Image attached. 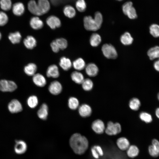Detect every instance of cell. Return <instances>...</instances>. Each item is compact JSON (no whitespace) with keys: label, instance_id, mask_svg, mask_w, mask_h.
Listing matches in <instances>:
<instances>
[{"label":"cell","instance_id":"6da1fadb","mask_svg":"<svg viewBox=\"0 0 159 159\" xmlns=\"http://www.w3.org/2000/svg\"><path fill=\"white\" fill-rule=\"evenodd\" d=\"M69 144L75 154L81 155L84 154L88 149L89 142L86 137L80 133H75L69 138Z\"/></svg>","mask_w":159,"mask_h":159},{"label":"cell","instance_id":"7a4b0ae2","mask_svg":"<svg viewBox=\"0 0 159 159\" xmlns=\"http://www.w3.org/2000/svg\"><path fill=\"white\" fill-rule=\"evenodd\" d=\"M121 130V126L119 123L110 121L107 123L105 132L108 135L112 136L120 133Z\"/></svg>","mask_w":159,"mask_h":159},{"label":"cell","instance_id":"3957f363","mask_svg":"<svg viewBox=\"0 0 159 159\" xmlns=\"http://www.w3.org/2000/svg\"><path fill=\"white\" fill-rule=\"evenodd\" d=\"M102 51L104 55L107 58L115 59L117 57V54L116 49L111 44H104L102 47Z\"/></svg>","mask_w":159,"mask_h":159},{"label":"cell","instance_id":"277c9868","mask_svg":"<svg viewBox=\"0 0 159 159\" xmlns=\"http://www.w3.org/2000/svg\"><path fill=\"white\" fill-rule=\"evenodd\" d=\"M17 88L16 83L12 80L2 79L0 80V90L3 92H12Z\"/></svg>","mask_w":159,"mask_h":159},{"label":"cell","instance_id":"5b68a950","mask_svg":"<svg viewBox=\"0 0 159 159\" xmlns=\"http://www.w3.org/2000/svg\"><path fill=\"white\" fill-rule=\"evenodd\" d=\"M83 22L85 28L88 31H96L101 27L98 24L94 18L90 16L84 17Z\"/></svg>","mask_w":159,"mask_h":159},{"label":"cell","instance_id":"8992f818","mask_svg":"<svg viewBox=\"0 0 159 159\" xmlns=\"http://www.w3.org/2000/svg\"><path fill=\"white\" fill-rule=\"evenodd\" d=\"M9 111L11 113H17L21 112L23 109L22 105L17 100L14 99L9 102L8 105Z\"/></svg>","mask_w":159,"mask_h":159},{"label":"cell","instance_id":"52a82bcc","mask_svg":"<svg viewBox=\"0 0 159 159\" xmlns=\"http://www.w3.org/2000/svg\"><path fill=\"white\" fill-rule=\"evenodd\" d=\"M27 148V145L24 141L22 140L16 141L14 148L16 154L18 155L23 154L26 152Z\"/></svg>","mask_w":159,"mask_h":159},{"label":"cell","instance_id":"ba28073f","mask_svg":"<svg viewBox=\"0 0 159 159\" xmlns=\"http://www.w3.org/2000/svg\"><path fill=\"white\" fill-rule=\"evenodd\" d=\"M91 127L92 130L98 134H102L105 131V129L104 122L100 119L94 121L92 124Z\"/></svg>","mask_w":159,"mask_h":159},{"label":"cell","instance_id":"9c48e42d","mask_svg":"<svg viewBox=\"0 0 159 159\" xmlns=\"http://www.w3.org/2000/svg\"><path fill=\"white\" fill-rule=\"evenodd\" d=\"M62 89V86L59 81L55 80L52 82L48 87V90L50 93L54 95L59 94Z\"/></svg>","mask_w":159,"mask_h":159},{"label":"cell","instance_id":"30bf717a","mask_svg":"<svg viewBox=\"0 0 159 159\" xmlns=\"http://www.w3.org/2000/svg\"><path fill=\"white\" fill-rule=\"evenodd\" d=\"M46 22L47 25L52 29H55L59 27L61 25L60 19L58 17L54 15L48 17L46 19Z\"/></svg>","mask_w":159,"mask_h":159},{"label":"cell","instance_id":"8fae6325","mask_svg":"<svg viewBox=\"0 0 159 159\" xmlns=\"http://www.w3.org/2000/svg\"><path fill=\"white\" fill-rule=\"evenodd\" d=\"M92 111L91 107L87 104H82L78 107L79 114L82 117H86L90 116L92 114Z\"/></svg>","mask_w":159,"mask_h":159},{"label":"cell","instance_id":"7c38bea8","mask_svg":"<svg viewBox=\"0 0 159 159\" xmlns=\"http://www.w3.org/2000/svg\"><path fill=\"white\" fill-rule=\"evenodd\" d=\"M37 4L41 15L46 13L49 10L50 4L48 0H38Z\"/></svg>","mask_w":159,"mask_h":159},{"label":"cell","instance_id":"4fadbf2b","mask_svg":"<svg viewBox=\"0 0 159 159\" xmlns=\"http://www.w3.org/2000/svg\"><path fill=\"white\" fill-rule=\"evenodd\" d=\"M32 80L35 85L40 87L44 86L47 83V81L44 76L39 73L35 74L32 77Z\"/></svg>","mask_w":159,"mask_h":159},{"label":"cell","instance_id":"5bb4252c","mask_svg":"<svg viewBox=\"0 0 159 159\" xmlns=\"http://www.w3.org/2000/svg\"><path fill=\"white\" fill-rule=\"evenodd\" d=\"M116 144L117 147L122 151H126L130 145L129 140L125 137H121L117 139Z\"/></svg>","mask_w":159,"mask_h":159},{"label":"cell","instance_id":"9a60e30c","mask_svg":"<svg viewBox=\"0 0 159 159\" xmlns=\"http://www.w3.org/2000/svg\"><path fill=\"white\" fill-rule=\"evenodd\" d=\"M85 70L87 74L91 77H94L97 75L99 69L97 66L93 63L88 64L85 67Z\"/></svg>","mask_w":159,"mask_h":159},{"label":"cell","instance_id":"2e32d148","mask_svg":"<svg viewBox=\"0 0 159 159\" xmlns=\"http://www.w3.org/2000/svg\"><path fill=\"white\" fill-rule=\"evenodd\" d=\"M12 11L13 14L16 16L22 15L25 11V7L24 4L21 2L14 3L12 7Z\"/></svg>","mask_w":159,"mask_h":159},{"label":"cell","instance_id":"e0dca14e","mask_svg":"<svg viewBox=\"0 0 159 159\" xmlns=\"http://www.w3.org/2000/svg\"><path fill=\"white\" fill-rule=\"evenodd\" d=\"M46 75L49 77H58L59 75V73L58 67L55 64L49 66L47 69Z\"/></svg>","mask_w":159,"mask_h":159},{"label":"cell","instance_id":"ac0fdd59","mask_svg":"<svg viewBox=\"0 0 159 159\" xmlns=\"http://www.w3.org/2000/svg\"><path fill=\"white\" fill-rule=\"evenodd\" d=\"M29 24L31 27L35 30L42 28L44 25L43 21L38 16L32 17L30 20Z\"/></svg>","mask_w":159,"mask_h":159},{"label":"cell","instance_id":"d6986e66","mask_svg":"<svg viewBox=\"0 0 159 159\" xmlns=\"http://www.w3.org/2000/svg\"><path fill=\"white\" fill-rule=\"evenodd\" d=\"M48 114V107L45 103H43L37 112L38 117L42 120H46Z\"/></svg>","mask_w":159,"mask_h":159},{"label":"cell","instance_id":"ffe728a7","mask_svg":"<svg viewBox=\"0 0 159 159\" xmlns=\"http://www.w3.org/2000/svg\"><path fill=\"white\" fill-rule=\"evenodd\" d=\"M23 43L25 47L30 49L34 48L37 45V41L35 38L32 36H28L24 39Z\"/></svg>","mask_w":159,"mask_h":159},{"label":"cell","instance_id":"44dd1931","mask_svg":"<svg viewBox=\"0 0 159 159\" xmlns=\"http://www.w3.org/2000/svg\"><path fill=\"white\" fill-rule=\"evenodd\" d=\"M28 9L32 14L36 16H41L37 3L34 0H31L27 5Z\"/></svg>","mask_w":159,"mask_h":159},{"label":"cell","instance_id":"7402d4cb","mask_svg":"<svg viewBox=\"0 0 159 159\" xmlns=\"http://www.w3.org/2000/svg\"><path fill=\"white\" fill-rule=\"evenodd\" d=\"M59 65L65 71H67L71 68L72 63L69 59L63 57L60 59Z\"/></svg>","mask_w":159,"mask_h":159},{"label":"cell","instance_id":"603a6c76","mask_svg":"<svg viewBox=\"0 0 159 159\" xmlns=\"http://www.w3.org/2000/svg\"><path fill=\"white\" fill-rule=\"evenodd\" d=\"M37 69L36 64L34 63H31L25 66L24 69L25 73L29 76H33L35 74Z\"/></svg>","mask_w":159,"mask_h":159},{"label":"cell","instance_id":"cb8c5ba5","mask_svg":"<svg viewBox=\"0 0 159 159\" xmlns=\"http://www.w3.org/2000/svg\"><path fill=\"white\" fill-rule=\"evenodd\" d=\"M71 77L73 82L78 84H81L85 79L83 74L77 71L72 72L71 75Z\"/></svg>","mask_w":159,"mask_h":159},{"label":"cell","instance_id":"d4e9b609","mask_svg":"<svg viewBox=\"0 0 159 159\" xmlns=\"http://www.w3.org/2000/svg\"><path fill=\"white\" fill-rule=\"evenodd\" d=\"M147 54L151 60L159 59V46H155L150 48L147 52Z\"/></svg>","mask_w":159,"mask_h":159},{"label":"cell","instance_id":"484cf974","mask_svg":"<svg viewBox=\"0 0 159 159\" xmlns=\"http://www.w3.org/2000/svg\"><path fill=\"white\" fill-rule=\"evenodd\" d=\"M126 151L127 156L131 158L137 157L139 153V148L135 145H130Z\"/></svg>","mask_w":159,"mask_h":159},{"label":"cell","instance_id":"4316f807","mask_svg":"<svg viewBox=\"0 0 159 159\" xmlns=\"http://www.w3.org/2000/svg\"><path fill=\"white\" fill-rule=\"evenodd\" d=\"M21 35L20 32L16 31L10 33L8 36V39L13 44H16L19 43L21 39Z\"/></svg>","mask_w":159,"mask_h":159},{"label":"cell","instance_id":"83f0119b","mask_svg":"<svg viewBox=\"0 0 159 159\" xmlns=\"http://www.w3.org/2000/svg\"><path fill=\"white\" fill-rule=\"evenodd\" d=\"M120 40L123 45H128L132 43L133 39L130 34L128 32H126L121 36Z\"/></svg>","mask_w":159,"mask_h":159},{"label":"cell","instance_id":"f1b7e54d","mask_svg":"<svg viewBox=\"0 0 159 159\" xmlns=\"http://www.w3.org/2000/svg\"><path fill=\"white\" fill-rule=\"evenodd\" d=\"M64 15L67 17L72 18L75 15L76 11L74 8L69 5L65 6L63 9Z\"/></svg>","mask_w":159,"mask_h":159},{"label":"cell","instance_id":"f546056e","mask_svg":"<svg viewBox=\"0 0 159 159\" xmlns=\"http://www.w3.org/2000/svg\"><path fill=\"white\" fill-rule=\"evenodd\" d=\"M91 45L93 47L98 46L101 42V38L99 34L96 33L92 34L90 40Z\"/></svg>","mask_w":159,"mask_h":159},{"label":"cell","instance_id":"4dcf8cb0","mask_svg":"<svg viewBox=\"0 0 159 159\" xmlns=\"http://www.w3.org/2000/svg\"><path fill=\"white\" fill-rule=\"evenodd\" d=\"M74 68L77 70H83L86 67L84 59L79 58L74 61L73 63Z\"/></svg>","mask_w":159,"mask_h":159},{"label":"cell","instance_id":"1f68e13d","mask_svg":"<svg viewBox=\"0 0 159 159\" xmlns=\"http://www.w3.org/2000/svg\"><path fill=\"white\" fill-rule=\"evenodd\" d=\"M68 105L70 109L75 110L78 108L79 106V102L77 98L72 97L68 99Z\"/></svg>","mask_w":159,"mask_h":159},{"label":"cell","instance_id":"d6a6232c","mask_svg":"<svg viewBox=\"0 0 159 159\" xmlns=\"http://www.w3.org/2000/svg\"><path fill=\"white\" fill-rule=\"evenodd\" d=\"M141 105V103L139 99L137 98H133L129 101V105L132 110L136 111L139 109Z\"/></svg>","mask_w":159,"mask_h":159},{"label":"cell","instance_id":"836d02e7","mask_svg":"<svg viewBox=\"0 0 159 159\" xmlns=\"http://www.w3.org/2000/svg\"><path fill=\"white\" fill-rule=\"evenodd\" d=\"M27 103L28 106L31 108L36 107L38 104L37 97L34 95L30 96L27 100Z\"/></svg>","mask_w":159,"mask_h":159},{"label":"cell","instance_id":"e575fe53","mask_svg":"<svg viewBox=\"0 0 159 159\" xmlns=\"http://www.w3.org/2000/svg\"><path fill=\"white\" fill-rule=\"evenodd\" d=\"M81 85L83 89L86 91L91 90L93 86V82L89 78L85 79Z\"/></svg>","mask_w":159,"mask_h":159},{"label":"cell","instance_id":"d590c367","mask_svg":"<svg viewBox=\"0 0 159 159\" xmlns=\"http://www.w3.org/2000/svg\"><path fill=\"white\" fill-rule=\"evenodd\" d=\"M11 0H0V6L1 9L4 11H8L12 7Z\"/></svg>","mask_w":159,"mask_h":159},{"label":"cell","instance_id":"8d00e7d4","mask_svg":"<svg viewBox=\"0 0 159 159\" xmlns=\"http://www.w3.org/2000/svg\"><path fill=\"white\" fill-rule=\"evenodd\" d=\"M149 32L150 34L154 37H159V25L153 24L149 27Z\"/></svg>","mask_w":159,"mask_h":159},{"label":"cell","instance_id":"74e56055","mask_svg":"<svg viewBox=\"0 0 159 159\" xmlns=\"http://www.w3.org/2000/svg\"><path fill=\"white\" fill-rule=\"evenodd\" d=\"M139 117L141 120L146 123H150L152 121L151 115L146 112H141L139 115Z\"/></svg>","mask_w":159,"mask_h":159},{"label":"cell","instance_id":"f35d334b","mask_svg":"<svg viewBox=\"0 0 159 159\" xmlns=\"http://www.w3.org/2000/svg\"><path fill=\"white\" fill-rule=\"evenodd\" d=\"M75 6L77 9L79 11H84L87 7L86 3L85 0H77L75 4Z\"/></svg>","mask_w":159,"mask_h":159},{"label":"cell","instance_id":"ab89813d","mask_svg":"<svg viewBox=\"0 0 159 159\" xmlns=\"http://www.w3.org/2000/svg\"><path fill=\"white\" fill-rule=\"evenodd\" d=\"M60 49L63 50L68 46V43L66 39L62 38H59L55 40Z\"/></svg>","mask_w":159,"mask_h":159},{"label":"cell","instance_id":"60d3db41","mask_svg":"<svg viewBox=\"0 0 159 159\" xmlns=\"http://www.w3.org/2000/svg\"><path fill=\"white\" fill-rule=\"evenodd\" d=\"M125 15L131 19H135L137 17L136 10L133 6L127 10Z\"/></svg>","mask_w":159,"mask_h":159},{"label":"cell","instance_id":"b9f144b4","mask_svg":"<svg viewBox=\"0 0 159 159\" xmlns=\"http://www.w3.org/2000/svg\"><path fill=\"white\" fill-rule=\"evenodd\" d=\"M8 20L7 15L3 11H0V26L5 25L7 23Z\"/></svg>","mask_w":159,"mask_h":159},{"label":"cell","instance_id":"7bdbcfd3","mask_svg":"<svg viewBox=\"0 0 159 159\" xmlns=\"http://www.w3.org/2000/svg\"><path fill=\"white\" fill-rule=\"evenodd\" d=\"M148 151L150 155L153 157H156L159 155V150L152 145L149 146Z\"/></svg>","mask_w":159,"mask_h":159},{"label":"cell","instance_id":"ee69618b","mask_svg":"<svg viewBox=\"0 0 159 159\" xmlns=\"http://www.w3.org/2000/svg\"><path fill=\"white\" fill-rule=\"evenodd\" d=\"M94 18L98 24L101 27L103 21L102 16L101 13L99 11L96 12L95 14Z\"/></svg>","mask_w":159,"mask_h":159},{"label":"cell","instance_id":"f6af8a7d","mask_svg":"<svg viewBox=\"0 0 159 159\" xmlns=\"http://www.w3.org/2000/svg\"><path fill=\"white\" fill-rule=\"evenodd\" d=\"M132 3L131 1H129L125 3L122 6V10L124 14H125L127 10L132 6Z\"/></svg>","mask_w":159,"mask_h":159},{"label":"cell","instance_id":"bcb514c9","mask_svg":"<svg viewBox=\"0 0 159 159\" xmlns=\"http://www.w3.org/2000/svg\"><path fill=\"white\" fill-rule=\"evenodd\" d=\"M50 46L52 51L55 53L58 52L60 49L55 40L52 41L50 44Z\"/></svg>","mask_w":159,"mask_h":159},{"label":"cell","instance_id":"7dc6e473","mask_svg":"<svg viewBox=\"0 0 159 159\" xmlns=\"http://www.w3.org/2000/svg\"><path fill=\"white\" fill-rule=\"evenodd\" d=\"M100 156H102L104 154V152L102 147L99 145H95L93 146Z\"/></svg>","mask_w":159,"mask_h":159},{"label":"cell","instance_id":"c3c4849f","mask_svg":"<svg viewBox=\"0 0 159 159\" xmlns=\"http://www.w3.org/2000/svg\"><path fill=\"white\" fill-rule=\"evenodd\" d=\"M91 152L92 157L95 159H98L100 158V155L93 146L91 148Z\"/></svg>","mask_w":159,"mask_h":159},{"label":"cell","instance_id":"681fc988","mask_svg":"<svg viewBox=\"0 0 159 159\" xmlns=\"http://www.w3.org/2000/svg\"><path fill=\"white\" fill-rule=\"evenodd\" d=\"M152 145L157 148L159 150V142L156 139H154L152 141Z\"/></svg>","mask_w":159,"mask_h":159},{"label":"cell","instance_id":"f907efd6","mask_svg":"<svg viewBox=\"0 0 159 159\" xmlns=\"http://www.w3.org/2000/svg\"><path fill=\"white\" fill-rule=\"evenodd\" d=\"M153 67L156 70L159 72V59L154 62Z\"/></svg>","mask_w":159,"mask_h":159},{"label":"cell","instance_id":"816d5d0a","mask_svg":"<svg viewBox=\"0 0 159 159\" xmlns=\"http://www.w3.org/2000/svg\"><path fill=\"white\" fill-rule=\"evenodd\" d=\"M155 113L156 117L159 119V107L156 109Z\"/></svg>","mask_w":159,"mask_h":159},{"label":"cell","instance_id":"f5cc1de1","mask_svg":"<svg viewBox=\"0 0 159 159\" xmlns=\"http://www.w3.org/2000/svg\"><path fill=\"white\" fill-rule=\"evenodd\" d=\"M157 97H158V99L159 100V92L158 94Z\"/></svg>","mask_w":159,"mask_h":159},{"label":"cell","instance_id":"db71d44e","mask_svg":"<svg viewBox=\"0 0 159 159\" xmlns=\"http://www.w3.org/2000/svg\"><path fill=\"white\" fill-rule=\"evenodd\" d=\"M1 37H2L1 34V32H0V40L1 39Z\"/></svg>","mask_w":159,"mask_h":159},{"label":"cell","instance_id":"11a10c76","mask_svg":"<svg viewBox=\"0 0 159 159\" xmlns=\"http://www.w3.org/2000/svg\"><path fill=\"white\" fill-rule=\"evenodd\" d=\"M117 0L119 1H122V0Z\"/></svg>","mask_w":159,"mask_h":159}]
</instances>
